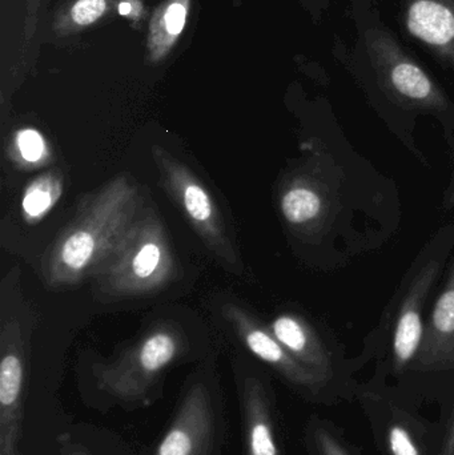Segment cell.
I'll return each instance as SVG.
<instances>
[{
	"mask_svg": "<svg viewBox=\"0 0 454 455\" xmlns=\"http://www.w3.org/2000/svg\"><path fill=\"white\" fill-rule=\"evenodd\" d=\"M356 36L333 35V59L381 108L436 117L454 143V103L436 77L386 26L380 8L349 13Z\"/></svg>",
	"mask_w": 454,
	"mask_h": 455,
	"instance_id": "obj_1",
	"label": "cell"
},
{
	"mask_svg": "<svg viewBox=\"0 0 454 455\" xmlns=\"http://www.w3.org/2000/svg\"><path fill=\"white\" fill-rule=\"evenodd\" d=\"M143 205L140 187L127 175L116 176L83 197L74 219L43 259L45 283L61 288L92 278L127 235Z\"/></svg>",
	"mask_w": 454,
	"mask_h": 455,
	"instance_id": "obj_2",
	"label": "cell"
},
{
	"mask_svg": "<svg viewBox=\"0 0 454 455\" xmlns=\"http://www.w3.org/2000/svg\"><path fill=\"white\" fill-rule=\"evenodd\" d=\"M176 272L164 226L156 211L144 204L127 235L92 278L99 296L123 299L162 291Z\"/></svg>",
	"mask_w": 454,
	"mask_h": 455,
	"instance_id": "obj_3",
	"label": "cell"
},
{
	"mask_svg": "<svg viewBox=\"0 0 454 455\" xmlns=\"http://www.w3.org/2000/svg\"><path fill=\"white\" fill-rule=\"evenodd\" d=\"M186 352L180 329L156 325L117 357L92 366L96 389L125 409L146 408L156 401L163 374Z\"/></svg>",
	"mask_w": 454,
	"mask_h": 455,
	"instance_id": "obj_4",
	"label": "cell"
},
{
	"mask_svg": "<svg viewBox=\"0 0 454 455\" xmlns=\"http://www.w3.org/2000/svg\"><path fill=\"white\" fill-rule=\"evenodd\" d=\"M226 441V398L218 377L197 371L184 384L154 455H221Z\"/></svg>",
	"mask_w": 454,
	"mask_h": 455,
	"instance_id": "obj_5",
	"label": "cell"
},
{
	"mask_svg": "<svg viewBox=\"0 0 454 455\" xmlns=\"http://www.w3.org/2000/svg\"><path fill=\"white\" fill-rule=\"evenodd\" d=\"M152 159L163 188L180 208L192 229L226 267L242 275L239 251L227 232L223 216L207 187L183 162L163 147H152Z\"/></svg>",
	"mask_w": 454,
	"mask_h": 455,
	"instance_id": "obj_6",
	"label": "cell"
},
{
	"mask_svg": "<svg viewBox=\"0 0 454 455\" xmlns=\"http://www.w3.org/2000/svg\"><path fill=\"white\" fill-rule=\"evenodd\" d=\"M28 337L16 318L0 331V455H20L26 416Z\"/></svg>",
	"mask_w": 454,
	"mask_h": 455,
	"instance_id": "obj_7",
	"label": "cell"
},
{
	"mask_svg": "<svg viewBox=\"0 0 454 455\" xmlns=\"http://www.w3.org/2000/svg\"><path fill=\"white\" fill-rule=\"evenodd\" d=\"M335 176L323 170L303 171L283 184L280 212L288 227L304 237H317L330 226L339 204Z\"/></svg>",
	"mask_w": 454,
	"mask_h": 455,
	"instance_id": "obj_8",
	"label": "cell"
},
{
	"mask_svg": "<svg viewBox=\"0 0 454 455\" xmlns=\"http://www.w3.org/2000/svg\"><path fill=\"white\" fill-rule=\"evenodd\" d=\"M397 26L454 75V0H394Z\"/></svg>",
	"mask_w": 454,
	"mask_h": 455,
	"instance_id": "obj_9",
	"label": "cell"
},
{
	"mask_svg": "<svg viewBox=\"0 0 454 455\" xmlns=\"http://www.w3.org/2000/svg\"><path fill=\"white\" fill-rule=\"evenodd\" d=\"M223 315L247 349L279 373L288 384L311 395H316L325 387L327 379L296 360L275 337L271 329L264 326L244 307L228 304L224 307Z\"/></svg>",
	"mask_w": 454,
	"mask_h": 455,
	"instance_id": "obj_10",
	"label": "cell"
},
{
	"mask_svg": "<svg viewBox=\"0 0 454 455\" xmlns=\"http://www.w3.org/2000/svg\"><path fill=\"white\" fill-rule=\"evenodd\" d=\"M243 455H283L275 395L258 373H236Z\"/></svg>",
	"mask_w": 454,
	"mask_h": 455,
	"instance_id": "obj_11",
	"label": "cell"
},
{
	"mask_svg": "<svg viewBox=\"0 0 454 455\" xmlns=\"http://www.w3.org/2000/svg\"><path fill=\"white\" fill-rule=\"evenodd\" d=\"M440 272L439 261H429L413 278L397 315L394 331V368L397 373L412 366L423 345V309Z\"/></svg>",
	"mask_w": 454,
	"mask_h": 455,
	"instance_id": "obj_12",
	"label": "cell"
},
{
	"mask_svg": "<svg viewBox=\"0 0 454 455\" xmlns=\"http://www.w3.org/2000/svg\"><path fill=\"white\" fill-rule=\"evenodd\" d=\"M454 355V265L444 291L437 299L424 331L413 371L452 369Z\"/></svg>",
	"mask_w": 454,
	"mask_h": 455,
	"instance_id": "obj_13",
	"label": "cell"
},
{
	"mask_svg": "<svg viewBox=\"0 0 454 455\" xmlns=\"http://www.w3.org/2000/svg\"><path fill=\"white\" fill-rule=\"evenodd\" d=\"M268 328L296 360L330 381L333 374L330 352L308 321L293 313H283Z\"/></svg>",
	"mask_w": 454,
	"mask_h": 455,
	"instance_id": "obj_14",
	"label": "cell"
},
{
	"mask_svg": "<svg viewBox=\"0 0 454 455\" xmlns=\"http://www.w3.org/2000/svg\"><path fill=\"white\" fill-rule=\"evenodd\" d=\"M191 0H167L152 16L148 34V60L162 61L183 34Z\"/></svg>",
	"mask_w": 454,
	"mask_h": 455,
	"instance_id": "obj_15",
	"label": "cell"
},
{
	"mask_svg": "<svg viewBox=\"0 0 454 455\" xmlns=\"http://www.w3.org/2000/svg\"><path fill=\"white\" fill-rule=\"evenodd\" d=\"M63 194V181L56 173L48 172L35 179L24 191L21 213L29 224L37 223L55 207Z\"/></svg>",
	"mask_w": 454,
	"mask_h": 455,
	"instance_id": "obj_16",
	"label": "cell"
},
{
	"mask_svg": "<svg viewBox=\"0 0 454 455\" xmlns=\"http://www.w3.org/2000/svg\"><path fill=\"white\" fill-rule=\"evenodd\" d=\"M386 440L389 455H424L412 427L400 417L389 422Z\"/></svg>",
	"mask_w": 454,
	"mask_h": 455,
	"instance_id": "obj_17",
	"label": "cell"
},
{
	"mask_svg": "<svg viewBox=\"0 0 454 455\" xmlns=\"http://www.w3.org/2000/svg\"><path fill=\"white\" fill-rule=\"evenodd\" d=\"M15 151L19 160L27 165L40 164L48 155L44 138L42 133L32 128H26L16 133Z\"/></svg>",
	"mask_w": 454,
	"mask_h": 455,
	"instance_id": "obj_18",
	"label": "cell"
},
{
	"mask_svg": "<svg viewBox=\"0 0 454 455\" xmlns=\"http://www.w3.org/2000/svg\"><path fill=\"white\" fill-rule=\"evenodd\" d=\"M308 438L316 455H351L324 422L312 421L308 427Z\"/></svg>",
	"mask_w": 454,
	"mask_h": 455,
	"instance_id": "obj_19",
	"label": "cell"
},
{
	"mask_svg": "<svg viewBox=\"0 0 454 455\" xmlns=\"http://www.w3.org/2000/svg\"><path fill=\"white\" fill-rule=\"evenodd\" d=\"M107 11V0H76L69 8L72 24L83 28L96 23Z\"/></svg>",
	"mask_w": 454,
	"mask_h": 455,
	"instance_id": "obj_20",
	"label": "cell"
},
{
	"mask_svg": "<svg viewBox=\"0 0 454 455\" xmlns=\"http://www.w3.org/2000/svg\"><path fill=\"white\" fill-rule=\"evenodd\" d=\"M59 455H91L87 448L75 443L68 435H61L58 440Z\"/></svg>",
	"mask_w": 454,
	"mask_h": 455,
	"instance_id": "obj_21",
	"label": "cell"
},
{
	"mask_svg": "<svg viewBox=\"0 0 454 455\" xmlns=\"http://www.w3.org/2000/svg\"><path fill=\"white\" fill-rule=\"evenodd\" d=\"M304 4L311 11L317 21L322 20L323 13L327 12L332 0H303Z\"/></svg>",
	"mask_w": 454,
	"mask_h": 455,
	"instance_id": "obj_22",
	"label": "cell"
},
{
	"mask_svg": "<svg viewBox=\"0 0 454 455\" xmlns=\"http://www.w3.org/2000/svg\"><path fill=\"white\" fill-rule=\"evenodd\" d=\"M383 0H348L349 13L362 12V11L372 10V8H380V3Z\"/></svg>",
	"mask_w": 454,
	"mask_h": 455,
	"instance_id": "obj_23",
	"label": "cell"
},
{
	"mask_svg": "<svg viewBox=\"0 0 454 455\" xmlns=\"http://www.w3.org/2000/svg\"><path fill=\"white\" fill-rule=\"evenodd\" d=\"M444 204L445 210H454V168L452 172V179H450V186H448L447 191L444 194Z\"/></svg>",
	"mask_w": 454,
	"mask_h": 455,
	"instance_id": "obj_24",
	"label": "cell"
},
{
	"mask_svg": "<svg viewBox=\"0 0 454 455\" xmlns=\"http://www.w3.org/2000/svg\"><path fill=\"white\" fill-rule=\"evenodd\" d=\"M442 455H454V421L450 435H448L447 443H445L444 449H442Z\"/></svg>",
	"mask_w": 454,
	"mask_h": 455,
	"instance_id": "obj_25",
	"label": "cell"
},
{
	"mask_svg": "<svg viewBox=\"0 0 454 455\" xmlns=\"http://www.w3.org/2000/svg\"><path fill=\"white\" fill-rule=\"evenodd\" d=\"M132 10V4H131V2H128V0H123L119 4V12L122 13V15H131Z\"/></svg>",
	"mask_w": 454,
	"mask_h": 455,
	"instance_id": "obj_26",
	"label": "cell"
},
{
	"mask_svg": "<svg viewBox=\"0 0 454 455\" xmlns=\"http://www.w3.org/2000/svg\"><path fill=\"white\" fill-rule=\"evenodd\" d=\"M452 368H454V355H453Z\"/></svg>",
	"mask_w": 454,
	"mask_h": 455,
	"instance_id": "obj_27",
	"label": "cell"
}]
</instances>
